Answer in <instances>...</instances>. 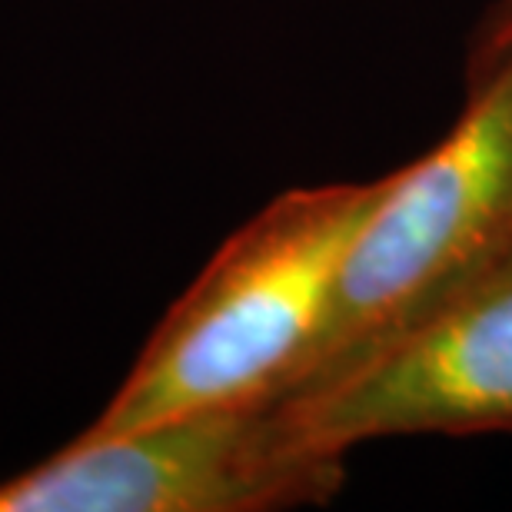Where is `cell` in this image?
I'll return each instance as SVG.
<instances>
[{
  "instance_id": "cell-1",
  "label": "cell",
  "mask_w": 512,
  "mask_h": 512,
  "mask_svg": "<svg viewBox=\"0 0 512 512\" xmlns=\"http://www.w3.org/2000/svg\"><path fill=\"white\" fill-rule=\"evenodd\" d=\"M383 190L386 173L293 187L263 203L170 303L80 436L293 393L323 336L350 243Z\"/></svg>"
},
{
  "instance_id": "cell-2",
  "label": "cell",
  "mask_w": 512,
  "mask_h": 512,
  "mask_svg": "<svg viewBox=\"0 0 512 512\" xmlns=\"http://www.w3.org/2000/svg\"><path fill=\"white\" fill-rule=\"evenodd\" d=\"M512 247V54L466 84L453 130L386 173L346 253L323 336L293 393L386 346Z\"/></svg>"
},
{
  "instance_id": "cell-3",
  "label": "cell",
  "mask_w": 512,
  "mask_h": 512,
  "mask_svg": "<svg viewBox=\"0 0 512 512\" xmlns=\"http://www.w3.org/2000/svg\"><path fill=\"white\" fill-rule=\"evenodd\" d=\"M343 486L346 456L310 446L270 399L74 436L0 479V512H290Z\"/></svg>"
},
{
  "instance_id": "cell-4",
  "label": "cell",
  "mask_w": 512,
  "mask_h": 512,
  "mask_svg": "<svg viewBox=\"0 0 512 512\" xmlns=\"http://www.w3.org/2000/svg\"><path fill=\"white\" fill-rule=\"evenodd\" d=\"M280 403L306 443L340 456L376 439L512 433V247L353 370Z\"/></svg>"
},
{
  "instance_id": "cell-5",
  "label": "cell",
  "mask_w": 512,
  "mask_h": 512,
  "mask_svg": "<svg viewBox=\"0 0 512 512\" xmlns=\"http://www.w3.org/2000/svg\"><path fill=\"white\" fill-rule=\"evenodd\" d=\"M512 54V0H493L469 37L466 84L493 70L499 60Z\"/></svg>"
}]
</instances>
